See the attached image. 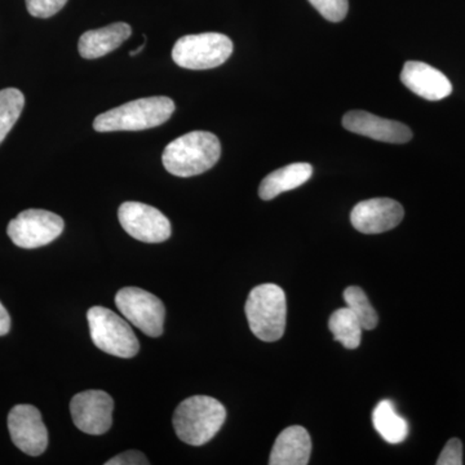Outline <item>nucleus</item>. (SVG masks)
I'll use <instances>...</instances> for the list:
<instances>
[{
    "label": "nucleus",
    "mask_w": 465,
    "mask_h": 465,
    "mask_svg": "<svg viewBox=\"0 0 465 465\" xmlns=\"http://www.w3.org/2000/svg\"><path fill=\"white\" fill-rule=\"evenodd\" d=\"M222 155V143L215 134L194 131L177 137L164 148L162 162L177 177L197 176L211 170Z\"/></svg>",
    "instance_id": "obj_1"
},
{
    "label": "nucleus",
    "mask_w": 465,
    "mask_h": 465,
    "mask_svg": "<svg viewBox=\"0 0 465 465\" xmlns=\"http://www.w3.org/2000/svg\"><path fill=\"white\" fill-rule=\"evenodd\" d=\"M226 410L222 402L208 396H193L183 401L173 414L177 437L191 446L210 442L225 423Z\"/></svg>",
    "instance_id": "obj_2"
},
{
    "label": "nucleus",
    "mask_w": 465,
    "mask_h": 465,
    "mask_svg": "<svg viewBox=\"0 0 465 465\" xmlns=\"http://www.w3.org/2000/svg\"><path fill=\"white\" fill-rule=\"evenodd\" d=\"M174 109L176 106L170 97H145L103 113L94 119V128L97 133L149 130L166 124Z\"/></svg>",
    "instance_id": "obj_3"
},
{
    "label": "nucleus",
    "mask_w": 465,
    "mask_h": 465,
    "mask_svg": "<svg viewBox=\"0 0 465 465\" xmlns=\"http://www.w3.org/2000/svg\"><path fill=\"white\" fill-rule=\"evenodd\" d=\"M247 321L251 331L260 341L273 342L282 338L286 330V293L274 283L260 284L251 291L246 302Z\"/></svg>",
    "instance_id": "obj_4"
},
{
    "label": "nucleus",
    "mask_w": 465,
    "mask_h": 465,
    "mask_svg": "<svg viewBox=\"0 0 465 465\" xmlns=\"http://www.w3.org/2000/svg\"><path fill=\"white\" fill-rule=\"evenodd\" d=\"M87 320L92 341L100 351L121 358L139 353L140 342L125 318L108 308L94 307L88 311Z\"/></svg>",
    "instance_id": "obj_5"
},
{
    "label": "nucleus",
    "mask_w": 465,
    "mask_h": 465,
    "mask_svg": "<svg viewBox=\"0 0 465 465\" xmlns=\"http://www.w3.org/2000/svg\"><path fill=\"white\" fill-rule=\"evenodd\" d=\"M232 54V42L220 33L185 35L174 43L173 58L183 69L207 70L223 65Z\"/></svg>",
    "instance_id": "obj_6"
},
{
    "label": "nucleus",
    "mask_w": 465,
    "mask_h": 465,
    "mask_svg": "<svg viewBox=\"0 0 465 465\" xmlns=\"http://www.w3.org/2000/svg\"><path fill=\"white\" fill-rule=\"evenodd\" d=\"M115 305L125 320L150 338L163 333L166 309L161 299L137 287H124L115 296Z\"/></svg>",
    "instance_id": "obj_7"
},
{
    "label": "nucleus",
    "mask_w": 465,
    "mask_h": 465,
    "mask_svg": "<svg viewBox=\"0 0 465 465\" xmlns=\"http://www.w3.org/2000/svg\"><path fill=\"white\" fill-rule=\"evenodd\" d=\"M63 217L45 210H25L9 223V238L21 249L47 246L64 232Z\"/></svg>",
    "instance_id": "obj_8"
},
{
    "label": "nucleus",
    "mask_w": 465,
    "mask_h": 465,
    "mask_svg": "<svg viewBox=\"0 0 465 465\" xmlns=\"http://www.w3.org/2000/svg\"><path fill=\"white\" fill-rule=\"evenodd\" d=\"M122 228L145 243H161L171 237V223L161 211L140 202H124L118 211Z\"/></svg>",
    "instance_id": "obj_9"
},
{
    "label": "nucleus",
    "mask_w": 465,
    "mask_h": 465,
    "mask_svg": "<svg viewBox=\"0 0 465 465\" xmlns=\"http://www.w3.org/2000/svg\"><path fill=\"white\" fill-rule=\"evenodd\" d=\"M114 401L104 391H85L75 394L70 402V412L75 427L82 432L101 436L113 424Z\"/></svg>",
    "instance_id": "obj_10"
},
{
    "label": "nucleus",
    "mask_w": 465,
    "mask_h": 465,
    "mask_svg": "<svg viewBox=\"0 0 465 465\" xmlns=\"http://www.w3.org/2000/svg\"><path fill=\"white\" fill-rule=\"evenodd\" d=\"M8 430L15 446L30 457H39L47 449V427L36 407L15 406L8 415Z\"/></svg>",
    "instance_id": "obj_11"
},
{
    "label": "nucleus",
    "mask_w": 465,
    "mask_h": 465,
    "mask_svg": "<svg viewBox=\"0 0 465 465\" xmlns=\"http://www.w3.org/2000/svg\"><path fill=\"white\" fill-rule=\"evenodd\" d=\"M405 210L391 198H372L360 202L351 210V225L363 234H381L396 228L402 222Z\"/></svg>",
    "instance_id": "obj_12"
},
{
    "label": "nucleus",
    "mask_w": 465,
    "mask_h": 465,
    "mask_svg": "<svg viewBox=\"0 0 465 465\" xmlns=\"http://www.w3.org/2000/svg\"><path fill=\"white\" fill-rule=\"evenodd\" d=\"M342 125L351 133L381 143H406L412 139L411 130L406 124L362 110L347 113L342 118Z\"/></svg>",
    "instance_id": "obj_13"
},
{
    "label": "nucleus",
    "mask_w": 465,
    "mask_h": 465,
    "mask_svg": "<svg viewBox=\"0 0 465 465\" xmlns=\"http://www.w3.org/2000/svg\"><path fill=\"white\" fill-rule=\"evenodd\" d=\"M401 82L418 96L430 101L446 99L452 92L448 76L436 67L419 61H407L401 73Z\"/></svg>",
    "instance_id": "obj_14"
},
{
    "label": "nucleus",
    "mask_w": 465,
    "mask_h": 465,
    "mask_svg": "<svg viewBox=\"0 0 465 465\" xmlns=\"http://www.w3.org/2000/svg\"><path fill=\"white\" fill-rule=\"evenodd\" d=\"M312 440L300 425L286 428L275 440L269 458L271 465H305L311 460Z\"/></svg>",
    "instance_id": "obj_15"
},
{
    "label": "nucleus",
    "mask_w": 465,
    "mask_h": 465,
    "mask_svg": "<svg viewBox=\"0 0 465 465\" xmlns=\"http://www.w3.org/2000/svg\"><path fill=\"white\" fill-rule=\"evenodd\" d=\"M131 34L133 29L125 23H115L101 29L88 30L79 38V54L87 60L106 56L110 52L121 47L130 38Z\"/></svg>",
    "instance_id": "obj_16"
},
{
    "label": "nucleus",
    "mask_w": 465,
    "mask_h": 465,
    "mask_svg": "<svg viewBox=\"0 0 465 465\" xmlns=\"http://www.w3.org/2000/svg\"><path fill=\"white\" fill-rule=\"evenodd\" d=\"M313 174V167L309 163H292L278 168L260 183L259 195L262 201L274 200L284 192L293 191L308 182Z\"/></svg>",
    "instance_id": "obj_17"
},
{
    "label": "nucleus",
    "mask_w": 465,
    "mask_h": 465,
    "mask_svg": "<svg viewBox=\"0 0 465 465\" xmlns=\"http://www.w3.org/2000/svg\"><path fill=\"white\" fill-rule=\"evenodd\" d=\"M372 424L381 439L393 445L403 442L409 434L407 421L397 414L393 402L390 400L381 401L375 407L372 412Z\"/></svg>",
    "instance_id": "obj_18"
},
{
    "label": "nucleus",
    "mask_w": 465,
    "mask_h": 465,
    "mask_svg": "<svg viewBox=\"0 0 465 465\" xmlns=\"http://www.w3.org/2000/svg\"><path fill=\"white\" fill-rule=\"evenodd\" d=\"M329 329L335 341L347 349H357L362 341V324L348 307L333 312Z\"/></svg>",
    "instance_id": "obj_19"
},
{
    "label": "nucleus",
    "mask_w": 465,
    "mask_h": 465,
    "mask_svg": "<svg viewBox=\"0 0 465 465\" xmlns=\"http://www.w3.org/2000/svg\"><path fill=\"white\" fill-rule=\"evenodd\" d=\"M25 105V97L17 88H5L0 91V143L12 130Z\"/></svg>",
    "instance_id": "obj_20"
},
{
    "label": "nucleus",
    "mask_w": 465,
    "mask_h": 465,
    "mask_svg": "<svg viewBox=\"0 0 465 465\" xmlns=\"http://www.w3.org/2000/svg\"><path fill=\"white\" fill-rule=\"evenodd\" d=\"M344 300L347 307L360 320L363 330H374L378 326L379 317L365 291L357 286L348 287L344 291Z\"/></svg>",
    "instance_id": "obj_21"
},
{
    "label": "nucleus",
    "mask_w": 465,
    "mask_h": 465,
    "mask_svg": "<svg viewBox=\"0 0 465 465\" xmlns=\"http://www.w3.org/2000/svg\"><path fill=\"white\" fill-rule=\"evenodd\" d=\"M309 3L331 23H341L348 14V0H309Z\"/></svg>",
    "instance_id": "obj_22"
},
{
    "label": "nucleus",
    "mask_w": 465,
    "mask_h": 465,
    "mask_svg": "<svg viewBox=\"0 0 465 465\" xmlns=\"http://www.w3.org/2000/svg\"><path fill=\"white\" fill-rule=\"evenodd\" d=\"M26 8L34 17L48 18L65 7L67 0H25Z\"/></svg>",
    "instance_id": "obj_23"
},
{
    "label": "nucleus",
    "mask_w": 465,
    "mask_h": 465,
    "mask_svg": "<svg viewBox=\"0 0 465 465\" xmlns=\"http://www.w3.org/2000/svg\"><path fill=\"white\" fill-rule=\"evenodd\" d=\"M439 465H461L463 464V445L459 439H451L446 443L440 452Z\"/></svg>",
    "instance_id": "obj_24"
},
{
    "label": "nucleus",
    "mask_w": 465,
    "mask_h": 465,
    "mask_svg": "<svg viewBox=\"0 0 465 465\" xmlns=\"http://www.w3.org/2000/svg\"><path fill=\"white\" fill-rule=\"evenodd\" d=\"M106 465H148L149 461L143 452L137 450H130V451L122 452L116 457L106 461Z\"/></svg>",
    "instance_id": "obj_25"
},
{
    "label": "nucleus",
    "mask_w": 465,
    "mask_h": 465,
    "mask_svg": "<svg viewBox=\"0 0 465 465\" xmlns=\"http://www.w3.org/2000/svg\"><path fill=\"white\" fill-rule=\"evenodd\" d=\"M11 330V317L5 305L0 302V336L7 335Z\"/></svg>",
    "instance_id": "obj_26"
}]
</instances>
